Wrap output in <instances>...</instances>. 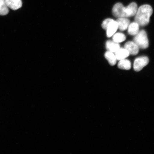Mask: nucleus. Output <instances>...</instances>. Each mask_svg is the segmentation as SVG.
I'll use <instances>...</instances> for the list:
<instances>
[{
	"instance_id": "f257e3e1",
	"label": "nucleus",
	"mask_w": 154,
	"mask_h": 154,
	"mask_svg": "<svg viewBox=\"0 0 154 154\" xmlns=\"http://www.w3.org/2000/svg\"><path fill=\"white\" fill-rule=\"evenodd\" d=\"M137 9V5L136 3H131L126 7L122 3H118L113 6L112 12L113 16L116 18H127L135 15Z\"/></svg>"
},
{
	"instance_id": "f03ea898",
	"label": "nucleus",
	"mask_w": 154,
	"mask_h": 154,
	"mask_svg": "<svg viewBox=\"0 0 154 154\" xmlns=\"http://www.w3.org/2000/svg\"><path fill=\"white\" fill-rule=\"evenodd\" d=\"M153 13V9L149 5H141L137 9L135 14V22L139 26H144L149 24L150 17Z\"/></svg>"
},
{
	"instance_id": "7ed1b4c3",
	"label": "nucleus",
	"mask_w": 154,
	"mask_h": 154,
	"mask_svg": "<svg viewBox=\"0 0 154 154\" xmlns=\"http://www.w3.org/2000/svg\"><path fill=\"white\" fill-rule=\"evenodd\" d=\"M133 42L140 49H147L149 46L147 33L145 31L143 30H140L136 35L134 38Z\"/></svg>"
},
{
	"instance_id": "20e7f679",
	"label": "nucleus",
	"mask_w": 154,
	"mask_h": 154,
	"mask_svg": "<svg viewBox=\"0 0 154 154\" xmlns=\"http://www.w3.org/2000/svg\"><path fill=\"white\" fill-rule=\"evenodd\" d=\"M149 62V59L147 57L143 56L137 58L134 62V70L136 72H140L144 66L148 65Z\"/></svg>"
},
{
	"instance_id": "39448f33",
	"label": "nucleus",
	"mask_w": 154,
	"mask_h": 154,
	"mask_svg": "<svg viewBox=\"0 0 154 154\" xmlns=\"http://www.w3.org/2000/svg\"><path fill=\"white\" fill-rule=\"evenodd\" d=\"M124 48L130 54L135 55L139 52V47L134 42L129 41L125 43Z\"/></svg>"
},
{
	"instance_id": "423d86ee",
	"label": "nucleus",
	"mask_w": 154,
	"mask_h": 154,
	"mask_svg": "<svg viewBox=\"0 0 154 154\" xmlns=\"http://www.w3.org/2000/svg\"><path fill=\"white\" fill-rule=\"evenodd\" d=\"M118 29V25L116 21L113 20L109 23L106 29L107 36V37H111L113 35Z\"/></svg>"
},
{
	"instance_id": "0eeeda50",
	"label": "nucleus",
	"mask_w": 154,
	"mask_h": 154,
	"mask_svg": "<svg viewBox=\"0 0 154 154\" xmlns=\"http://www.w3.org/2000/svg\"><path fill=\"white\" fill-rule=\"evenodd\" d=\"M6 4L8 8L13 10L20 8L22 5L21 0H5Z\"/></svg>"
},
{
	"instance_id": "6e6552de",
	"label": "nucleus",
	"mask_w": 154,
	"mask_h": 154,
	"mask_svg": "<svg viewBox=\"0 0 154 154\" xmlns=\"http://www.w3.org/2000/svg\"><path fill=\"white\" fill-rule=\"evenodd\" d=\"M116 22L118 23V28L121 31L126 30L130 23L129 19L126 18H118Z\"/></svg>"
},
{
	"instance_id": "1a4fd4ad",
	"label": "nucleus",
	"mask_w": 154,
	"mask_h": 154,
	"mask_svg": "<svg viewBox=\"0 0 154 154\" xmlns=\"http://www.w3.org/2000/svg\"><path fill=\"white\" fill-rule=\"evenodd\" d=\"M106 45L108 51L113 53L116 52L120 48V44L111 40L107 41Z\"/></svg>"
},
{
	"instance_id": "9d476101",
	"label": "nucleus",
	"mask_w": 154,
	"mask_h": 154,
	"mask_svg": "<svg viewBox=\"0 0 154 154\" xmlns=\"http://www.w3.org/2000/svg\"><path fill=\"white\" fill-rule=\"evenodd\" d=\"M115 55L117 60L126 59L129 56L130 54L125 48H120L118 51L115 53Z\"/></svg>"
},
{
	"instance_id": "9b49d317",
	"label": "nucleus",
	"mask_w": 154,
	"mask_h": 154,
	"mask_svg": "<svg viewBox=\"0 0 154 154\" xmlns=\"http://www.w3.org/2000/svg\"><path fill=\"white\" fill-rule=\"evenodd\" d=\"M139 32V25L136 22H132L129 25L128 32L132 35H135Z\"/></svg>"
},
{
	"instance_id": "f8f14e48",
	"label": "nucleus",
	"mask_w": 154,
	"mask_h": 154,
	"mask_svg": "<svg viewBox=\"0 0 154 154\" xmlns=\"http://www.w3.org/2000/svg\"><path fill=\"white\" fill-rule=\"evenodd\" d=\"M105 57L111 66H114L116 64L117 59L113 53L108 51L105 53Z\"/></svg>"
},
{
	"instance_id": "ddd939ff",
	"label": "nucleus",
	"mask_w": 154,
	"mask_h": 154,
	"mask_svg": "<svg viewBox=\"0 0 154 154\" xmlns=\"http://www.w3.org/2000/svg\"><path fill=\"white\" fill-rule=\"evenodd\" d=\"M118 67L120 69L129 70L131 69V65L129 60L125 59L120 60L118 64Z\"/></svg>"
},
{
	"instance_id": "4468645a",
	"label": "nucleus",
	"mask_w": 154,
	"mask_h": 154,
	"mask_svg": "<svg viewBox=\"0 0 154 154\" xmlns=\"http://www.w3.org/2000/svg\"><path fill=\"white\" fill-rule=\"evenodd\" d=\"M8 12V8L6 4L5 0H0V15H5Z\"/></svg>"
},
{
	"instance_id": "2eb2a0df",
	"label": "nucleus",
	"mask_w": 154,
	"mask_h": 154,
	"mask_svg": "<svg viewBox=\"0 0 154 154\" xmlns=\"http://www.w3.org/2000/svg\"><path fill=\"white\" fill-rule=\"evenodd\" d=\"M126 39V36L124 34L118 32L113 35V41L117 43H120L125 41Z\"/></svg>"
},
{
	"instance_id": "dca6fc26",
	"label": "nucleus",
	"mask_w": 154,
	"mask_h": 154,
	"mask_svg": "<svg viewBox=\"0 0 154 154\" xmlns=\"http://www.w3.org/2000/svg\"><path fill=\"white\" fill-rule=\"evenodd\" d=\"M113 19L110 18H108L105 19V20L103 21V23L102 24V27L104 29H106L108 25L109 24Z\"/></svg>"
}]
</instances>
